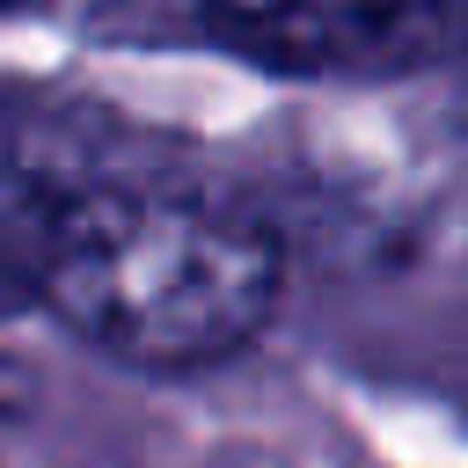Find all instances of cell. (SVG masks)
Wrapping results in <instances>:
<instances>
[{
  "mask_svg": "<svg viewBox=\"0 0 468 468\" xmlns=\"http://www.w3.org/2000/svg\"><path fill=\"white\" fill-rule=\"evenodd\" d=\"M278 234L146 183H88L58 197L37 292L95 351L154 373L219 366L278 314Z\"/></svg>",
  "mask_w": 468,
  "mask_h": 468,
  "instance_id": "obj_1",
  "label": "cell"
},
{
  "mask_svg": "<svg viewBox=\"0 0 468 468\" xmlns=\"http://www.w3.org/2000/svg\"><path fill=\"white\" fill-rule=\"evenodd\" d=\"M219 51L292 80H395L453 44V0H197Z\"/></svg>",
  "mask_w": 468,
  "mask_h": 468,
  "instance_id": "obj_2",
  "label": "cell"
},
{
  "mask_svg": "<svg viewBox=\"0 0 468 468\" xmlns=\"http://www.w3.org/2000/svg\"><path fill=\"white\" fill-rule=\"evenodd\" d=\"M29 176V110L15 88H0V190H15Z\"/></svg>",
  "mask_w": 468,
  "mask_h": 468,
  "instance_id": "obj_3",
  "label": "cell"
},
{
  "mask_svg": "<svg viewBox=\"0 0 468 468\" xmlns=\"http://www.w3.org/2000/svg\"><path fill=\"white\" fill-rule=\"evenodd\" d=\"M0 7H29V0H0Z\"/></svg>",
  "mask_w": 468,
  "mask_h": 468,
  "instance_id": "obj_4",
  "label": "cell"
}]
</instances>
